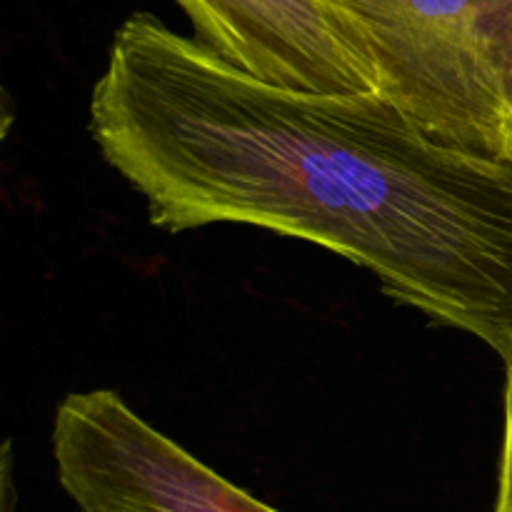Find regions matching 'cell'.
I'll use <instances>...</instances> for the list:
<instances>
[{
	"label": "cell",
	"instance_id": "6da1fadb",
	"mask_svg": "<svg viewBox=\"0 0 512 512\" xmlns=\"http://www.w3.org/2000/svg\"><path fill=\"white\" fill-rule=\"evenodd\" d=\"M88 128L155 228L308 240L512 363V158L443 143L380 93L255 78L153 13L115 30Z\"/></svg>",
	"mask_w": 512,
	"mask_h": 512
},
{
	"label": "cell",
	"instance_id": "7a4b0ae2",
	"mask_svg": "<svg viewBox=\"0 0 512 512\" xmlns=\"http://www.w3.org/2000/svg\"><path fill=\"white\" fill-rule=\"evenodd\" d=\"M378 65L380 95L430 135L512 158V0H343Z\"/></svg>",
	"mask_w": 512,
	"mask_h": 512
},
{
	"label": "cell",
	"instance_id": "3957f363",
	"mask_svg": "<svg viewBox=\"0 0 512 512\" xmlns=\"http://www.w3.org/2000/svg\"><path fill=\"white\" fill-rule=\"evenodd\" d=\"M53 458L80 512H280L200 463L113 390L73 393L58 405Z\"/></svg>",
	"mask_w": 512,
	"mask_h": 512
},
{
	"label": "cell",
	"instance_id": "277c9868",
	"mask_svg": "<svg viewBox=\"0 0 512 512\" xmlns=\"http://www.w3.org/2000/svg\"><path fill=\"white\" fill-rule=\"evenodd\" d=\"M175 3L195 38L255 78L308 93H380L368 35L343 0Z\"/></svg>",
	"mask_w": 512,
	"mask_h": 512
},
{
	"label": "cell",
	"instance_id": "5b68a950",
	"mask_svg": "<svg viewBox=\"0 0 512 512\" xmlns=\"http://www.w3.org/2000/svg\"><path fill=\"white\" fill-rule=\"evenodd\" d=\"M508 368V385H505V445L503 463H500V490L495 512H512V363Z\"/></svg>",
	"mask_w": 512,
	"mask_h": 512
}]
</instances>
